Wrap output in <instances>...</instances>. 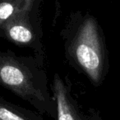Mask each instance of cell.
<instances>
[{"mask_svg": "<svg viewBox=\"0 0 120 120\" xmlns=\"http://www.w3.org/2000/svg\"><path fill=\"white\" fill-rule=\"evenodd\" d=\"M60 36L69 65L93 85H100L109 69V58L105 36L97 19L88 11H73Z\"/></svg>", "mask_w": 120, "mask_h": 120, "instance_id": "6da1fadb", "label": "cell"}, {"mask_svg": "<svg viewBox=\"0 0 120 120\" xmlns=\"http://www.w3.org/2000/svg\"><path fill=\"white\" fill-rule=\"evenodd\" d=\"M0 86L27 101L40 114L57 119L56 102L49 91L45 61L35 56L0 50Z\"/></svg>", "mask_w": 120, "mask_h": 120, "instance_id": "7a4b0ae2", "label": "cell"}, {"mask_svg": "<svg viewBox=\"0 0 120 120\" xmlns=\"http://www.w3.org/2000/svg\"><path fill=\"white\" fill-rule=\"evenodd\" d=\"M36 1L30 3L21 11L0 28V37L16 46L31 48L37 58L45 61L40 17L35 8Z\"/></svg>", "mask_w": 120, "mask_h": 120, "instance_id": "3957f363", "label": "cell"}, {"mask_svg": "<svg viewBox=\"0 0 120 120\" xmlns=\"http://www.w3.org/2000/svg\"><path fill=\"white\" fill-rule=\"evenodd\" d=\"M51 91L56 102V120H98L95 114L87 112L79 103L67 76L62 78L58 73H55Z\"/></svg>", "mask_w": 120, "mask_h": 120, "instance_id": "277c9868", "label": "cell"}, {"mask_svg": "<svg viewBox=\"0 0 120 120\" xmlns=\"http://www.w3.org/2000/svg\"><path fill=\"white\" fill-rule=\"evenodd\" d=\"M0 120H45L40 113L8 101L0 96Z\"/></svg>", "mask_w": 120, "mask_h": 120, "instance_id": "5b68a950", "label": "cell"}, {"mask_svg": "<svg viewBox=\"0 0 120 120\" xmlns=\"http://www.w3.org/2000/svg\"><path fill=\"white\" fill-rule=\"evenodd\" d=\"M33 1L36 0H0V28Z\"/></svg>", "mask_w": 120, "mask_h": 120, "instance_id": "8992f818", "label": "cell"}]
</instances>
